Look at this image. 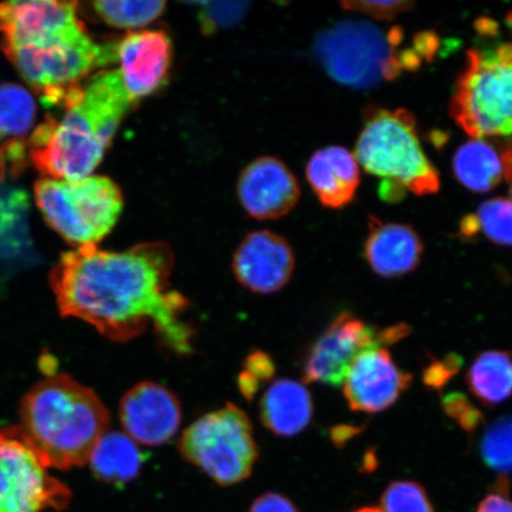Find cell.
<instances>
[{
	"instance_id": "24",
	"label": "cell",
	"mask_w": 512,
	"mask_h": 512,
	"mask_svg": "<svg viewBox=\"0 0 512 512\" xmlns=\"http://www.w3.org/2000/svg\"><path fill=\"white\" fill-rule=\"evenodd\" d=\"M36 117V102L28 89L16 83L0 85V140H27Z\"/></svg>"
},
{
	"instance_id": "21",
	"label": "cell",
	"mask_w": 512,
	"mask_h": 512,
	"mask_svg": "<svg viewBox=\"0 0 512 512\" xmlns=\"http://www.w3.org/2000/svg\"><path fill=\"white\" fill-rule=\"evenodd\" d=\"M145 456L125 433L107 432L95 446L88 463L102 483L124 488L139 475Z\"/></svg>"
},
{
	"instance_id": "23",
	"label": "cell",
	"mask_w": 512,
	"mask_h": 512,
	"mask_svg": "<svg viewBox=\"0 0 512 512\" xmlns=\"http://www.w3.org/2000/svg\"><path fill=\"white\" fill-rule=\"evenodd\" d=\"M453 171L466 189L489 192L504 177L501 153L482 139H473L460 146L453 158Z\"/></svg>"
},
{
	"instance_id": "15",
	"label": "cell",
	"mask_w": 512,
	"mask_h": 512,
	"mask_svg": "<svg viewBox=\"0 0 512 512\" xmlns=\"http://www.w3.org/2000/svg\"><path fill=\"white\" fill-rule=\"evenodd\" d=\"M288 242L267 230L246 236L236 249L233 270L242 286L254 293L271 294L285 287L294 271Z\"/></svg>"
},
{
	"instance_id": "31",
	"label": "cell",
	"mask_w": 512,
	"mask_h": 512,
	"mask_svg": "<svg viewBox=\"0 0 512 512\" xmlns=\"http://www.w3.org/2000/svg\"><path fill=\"white\" fill-rule=\"evenodd\" d=\"M345 10L358 12L377 21H393L414 8L412 0H389V2H373V0H348L341 4Z\"/></svg>"
},
{
	"instance_id": "27",
	"label": "cell",
	"mask_w": 512,
	"mask_h": 512,
	"mask_svg": "<svg viewBox=\"0 0 512 512\" xmlns=\"http://www.w3.org/2000/svg\"><path fill=\"white\" fill-rule=\"evenodd\" d=\"M480 453L492 470L512 473V415L498 419L485 431Z\"/></svg>"
},
{
	"instance_id": "36",
	"label": "cell",
	"mask_w": 512,
	"mask_h": 512,
	"mask_svg": "<svg viewBox=\"0 0 512 512\" xmlns=\"http://www.w3.org/2000/svg\"><path fill=\"white\" fill-rule=\"evenodd\" d=\"M477 512H512V501L505 492H497L486 496Z\"/></svg>"
},
{
	"instance_id": "34",
	"label": "cell",
	"mask_w": 512,
	"mask_h": 512,
	"mask_svg": "<svg viewBox=\"0 0 512 512\" xmlns=\"http://www.w3.org/2000/svg\"><path fill=\"white\" fill-rule=\"evenodd\" d=\"M463 360L458 355H448L444 360L434 361L424 371L422 380L428 388L441 389L462 368Z\"/></svg>"
},
{
	"instance_id": "26",
	"label": "cell",
	"mask_w": 512,
	"mask_h": 512,
	"mask_svg": "<svg viewBox=\"0 0 512 512\" xmlns=\"http://www.w3.org/2000/svg\"><path fill=\"white\" fill-rule=\"evenodd\" d=\"M473 238L482 233L498 246L512 247V201L492 198L470 215Z\"/></svg>"
},
{
	"instance_id": "11",
	"label": "cell",
	"mask_w": 512,
	"mask_h": 512,
	"mask_svg": "<svg viewBox=\"0 0 512 512\" xmlns=\"http://www.w3.org/2000/svg\"><path fill=\"white\" fill-rule=\"evenodd\" d=\"M408 334L407 324L376 329L350 312L339 313L306 355L305 380L338 388L347 377L351 364L363 351L384 348Z\"/></svg>"
},
{
	"instance_id": "2",
	"label": "cell",
	"mask_w": 512,
	"mask_h": 512,
	"mask_svg": "<svg viewBox=\"0 0 512 512\" xmlns=\"http://www.w3.org/2000/svg\"><path fill=\"white\" fill-rule=\"evenodd\" d=\"M132 104L118 69L92 76L69 93L60 119L47 115L30 134L32 165L59 181L91 176Z\"/></svg>"
},
{
	"instance_id": "37",
	"label": "cell",
	"mask_w": 512,
	"mask_h": 512,
	"mask_svg": "<svg viewBox=\"0 0 512 512\" xmlns=\"http://www.w3.org/2000/svg\"><path fill=\"white\" fill-rule=\"evenodd\" d=\"M360 433V428L357 427H342L337 428L334 432V441L336 444H343L345 441L349 440L352 435Z\"/></svg>"
},
{
	"instance_id": "38",
	"label": "cell",
	"mask_w": 512,
	"mask_h": 512,
	"mask_svg": "<svg viewBox=\"0 0 512 512\" xmlns=\"http://www.w3.org/2000/svg\"><path fill=\"white\" fill-rule=\"evenodd\" d=\"M356 512H382L379 508H363L360 510H357Z\"/></svg>"
},
{
	"instance_id": "16",
	"label": "cell",
	"mask_w": 512,
	"mask_h": 512,
	"mask_svg": "<svg viewBox=\"0 0 512 512\" xmlns=\"http://www.w3.org/2000/svg\"><path fill=\"white\" fill-rule=\"evenodd\" d=\"M238 194L249 215L258 220H277L296 206L300 189L283 162L261 157L242 171Z\"/></svg>"
},
{
	"instance_id": "12",
	"label": "cell",
	"mask_w": 512,
	"mask_h": 512,
	"mask_svg": "<svg viewBox=\"0 0 512 512\" xmlns=\"http://www.w3.org/2000/svg\"><path fill=\"white\" fill-rule=\"evenodd\" d=\"M412 381V375L396 366L386 348H371L351 364L343 392L352 411L374 414L392 407Z\"/></svg>"
},
{
	"instance_id": "3",
	"label": "cell",
	"mask_w": 512,
	"mask_h": 512,
	"mask_svg": "<svg viewBox=\"0 0 512 512\" xmlns=\"http://www.w3.org/2000/svg\"><path fill=\"white\" fill-rule=\"evenodd\" d=\"M19 415V427L48 469L87 464L110 430V413L99 396L66 374L36 383L24 395Z\"/></svg>"
},
{
	"instance_id": "39",
	"label": "cell",
	"mask_w": 512,
	"mask_h": 512,
	"mask_svg": "<svg viewBox=\"0 0 512 512\" xmlns=\"http://www.w3.org/2000/svg\"><path fill=\"white\" fill-rule=\"evenodd\" d=\"M508 182L510 183V196H511V201H512V178L509 179Z\"/></svg>"
},
{
	"instance_id": "28",
	"label": "cell",
	"mask_w": 512,
	"mask_h": 512,
	"mask_svg": "<svg viewBox=\"0 0 512 512\" xmlns=\"http://www.w3.org/2000/svg\"><path fill=\"white\" fill-rule=\"evenodd\" d=\"M381 504L382 512H434L425 489L409 480L390 484Z\"/></svg>"
},
{
	"instance_id": "32",
	"label": "cell",
	"mask_w": 512,
	"mask_h": 512,
	"mask_svg": "<svg viewBox=\"0 0 512 512\" xmlns=\"http://www.w3.org/2000/svg\"><path fill=\"white\" fill-rule=\"evenodd\" d=\"M443 408L448 418L457 421L459 426L467 432H473L483 424L484 415L466 396L460 393H451L443 399Z\"/></svg>"
},
{
	"instance_id": "22",
	"label": "cell",
	"mask_w": 512,
	"mask_h": 512,
	"mask_svg": "<svg viewBox=\"0 0 512 512\" xmlns=\"http://www.w3.org/2000/svg\"><path fill=\"white\" fill-rule=\"evenodd\" d=\"M466 383L477 400L488 407L501 405L512 395V354L485 351L476 357L466 374Z\"/></svg>"
},
{
	"instance_id": "25",
	"label": "cell",
	"mask_w": 512,
	"mask_h": 512,
	"mask_svg": "<svg viewBox=\"0 0 512 512\" xmlns=\"http://www.w3.org/2000/svg\"><path fill=\"white\" fill-rule=\"evenodd\" d=\"M94 11L111 27L139 29L155 21L163 14L164 2H126V0H104L93 4Z\"/></svg>"
},
{
	"instance_id": "17",
	"label": "cell",
	"mask_w": 512,
	"mask_h": 512,
	"mask_svg": "<svg viewBox=\"0 0 512 512\" xmlns=\"http://www.w3.org/2000/svg\"><path fill=\"white\" fill-rule=\"evenodd\" d=\"M171 41L164 31H139L114 43V62L128 96L136 101L162 85L170 68Z\"/></svg>"
},
{
	"instance_id": "9",
	"label": "cell",
	"mask_w": 512,
	"mask_h": 512,
	"mask_svg": "<svg viewBox=\"0 0 512 512\" xmlns=\"http://www.w3.org/2000/svg\"><path fill=\"white\" fill-rule=\"evenodd\" d=\"M178 447L183 458L223 486L251 476L259 457L252 422L232 403L197 419L184 431Z\"/></svg>"
},
{
	"instance_id": "13",
	"label": "cell",
	"mask_w": 512,
	"mask_h": 512,
	"mask_svg": "<svg viewBox=\"0 0 512 512\" xmlns=\"http://www.w3.org/2000/svg\"><path fill=\"white\" fill-rule=\"evenodd\" d=\"M85 28L78 3L29 0L0 4V48L46 43Z\"/></svg>"
},
{
	"instance_id": "30",
	"label": "cell",
	"mask_w": 512,
	"mask_h": 512,
	"mask_svg": "<svg viewBox=\"0 0 512 512\" xmlns=\"http://www.w3.org/2000/svg\"><path fill=\"white\" fill-rule=\"evenodd\" d=\"M247 8L245 2L204 3L200 12L201 27L206 34L233 27L245 16Z\"/></svg>"
},
{
	"instance_id": "14",
	"label": "cell",
	"mask_w": 512,
	"mask_h": 512,
	"mask_svg": "<svg viewBox=\"0 0 512 512\" xmlns=\"http://www.w3.org/2000/svg\"><path fill=\"white\" fill-rule=\"evenodd\" d=\"M119 418L125 434L138 445L162 446L178 432L182 408L169 389L147 381L125 394Z\"/></svg>"
},
{
	"instance_id": "6",
	"label": "cell",
	"mask_w": 512,
	"mask_h": 512,
	"mask_svg": "<svg viewBox=\"0 0 512 512\" xmlns=\"http://www.w3.org/2000/svg\"><path fill=\"white\" fill-rule=\"evenodd\" d=\"M38 209L50 228L70 245H96L111 233L123 210V195L112 179H41L35 184Z\"/></svg>"
},
{
	"instance_id": "8",
	"label": "cell",
	"mask_w": 512,
	"mask_h": 512,
	"mask_svg": "<svg viewBox=\"0 0 512 512\" xmlns=\"http://www.w3.org/2000/svg\"><path fill=\"white\" fill-rule=\"evenodd\" d=\"M2 50L47 107H61L95 68L114 62V44L95 43L86 27L46 43Z\"/></svg>"
},
{
	"instance_id": "35",
	"label": "cell",
	"mask_w": 512,
	"mask_h": 512,
	"mask_svg": "<svg viewBox=\"0 0 512 512\" xmlns=\"http://www.w3.org/2000/svg\"><path fill=\"white\" fill-rule=\"evenodd\" d=\"M249 512H299L287 497L268 492L253 503Z\"/></svg>"
},
{
	"instance_id": "10",
	"label": "cell",
	"mask_w": 512,
	"mask_h": 512,
	"mask_svg": "<svg viewBox=\"0 0 512 512\" xmlns=\"http://www.w3.org/2000/svg\"><path fill=\"white\" fill-rule=\"evenodd\" d=\"M19 426L0 427V512L64 510L72 499Z\"/></svg>"
},
{
	"instance_id": "7",
	"label": "cell",
	"mask_w": 512,
	"mask_h": 512,
	"mask_svg": "<svg viewBox=\"0 0 512 512\" xmlns=\"http://www.w3.org/2000/svg\"><path fill=\"white\" fill-rule=\"evenodd\" d=\"M403 30L382 31L364 21L339 22L320 32L315 54L325 72L343 86L371 88L402 73Z\"/></svg>"
},
{
	"instance_id": "1",
	"label": "cell",
	"mask_w": 512,
	"mask_h": 512,
	"mask_svg": "<svg viewBox=\"0 0 512 512\" xmlns=\"http://www.w3.org/2000/svg\"><path fill=\"white\" fill-rule=\"evenodd\" d=\"M174 255L162 242L125 252L96 245L64 253L49 274L60 315L82 320L114 342H127L152 328L177 355H189L194 330L185 313L189 302L172 290Z\"/></svg>"
},
{
	"instance_id": "29",
	"label": "cell",
	"mask_w": 512,
	"mask_h": 512,
	"mask_svg": "<svg viewBox=\"0 0 512 512\" xmlns=\"http://www.w3.org/2000/svg\"><path fill=\"white\" fill-rule=\"evenodd\" d=\"M28 198L21 191H8L0 194V246H10V241L18 240L23 232Z\"/></svg>"
},
{
	"instance_id": "33",
	"label": "cell",
	"mask_w": 512,
	"mask_h": 512,
	"mask_svg": "<svg viewBox=\"0 0 512 512\" xmlns=\"http://www.w3.org/2000/svg\"><path fill=\"white\" fill-rule=\"evenodd\" d=\"M273 363L265 354L256 352L248 358L245 373L240 377L241 390L246 396H252L259 382L273 374Z\"/></svg>"
},
{
	"instance_id": "18",
	"label": "cell",
	"mask_w": 512,
	"mask_h": 512,
	"mask_svg": "<svg viewBox=\"0 0 512 512\" xmlns=\"http://www.w3.org/2000/svg\"><path fill=\"white\" fill-rule=\"evenodd\" d=\"M364 255L371 270L383 278H398L419 267L424 242L411 226L369 219V234Z\"/></svg>"
},
{
	"instance_id": "19",
	"label": "cell",
	"mask_w": 512,
	"mask_h": 512,
	"mask_svg": "<svg viewBox=\"0 0 512 512\" xmlns=\"http://www.w3.org/2000/svg\"><path fill=\"white\" fill-rule=\"evenodd\" d=\"M307 181L323 206H347L361 182L360 166L351 152L341 146L319 150L306 166Z\"/></svg>"
},
{
	"instance_id": "4",
	"label": "cell",
	"mask_w": 512,
	"mask_h": 512,
	"mask_svg": "<svg viewBox=\"0 0 512 512\" xmlns=\"http://www.w3.org/2000/svg\"><path fill=\"white\" fill-rule=\"evenodd\" d=\"M355 157L369 174L415 195L435 194L440 177L425 155L414 115L403 108L370 107Z\"/></svg>"
},
{
	"instance_id": "20",
	"label": "cell",
	"mask_w": 512,
	"mask_h": 512,
	"mask_svg": "<svg viewBox=\"0 0 512 512\" xmlns=\"http://www.w3.org/2000/svg\"><path fill=\"white\" fill-rule=\"evenodd\" d=\"M312 396L303 383L280 379L271 384L260 401L262 424L278 437H294L310 425Z\"/></svg>"
},
{
	"instance_id": "5",
	"label": "cell",
	"mask_w": 512,
	"mask_h": 512,
	"mask_svg": "<svg viewBox=\"0 0 512 512\" xmlns=\"http://www.w3.org/2000/svg\"><path fill=\"white\" fill-rule=\"evenodd\" d=\"M473 139L512 137V46L467 50L450 105Z\"/></svg>"
}]
</instances>
